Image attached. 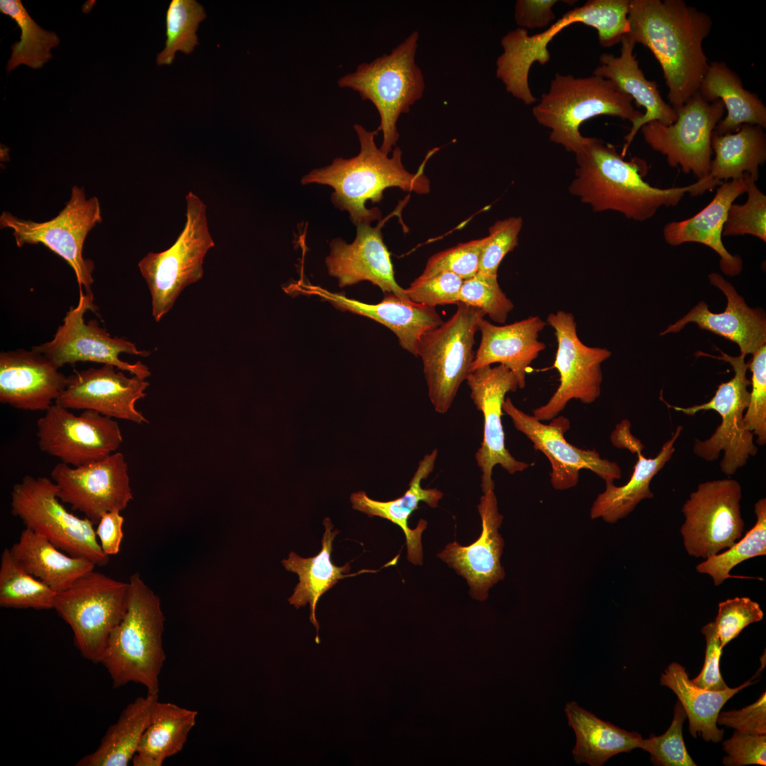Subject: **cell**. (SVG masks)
<instances>
[{
  "label": "cell",
  "instance_id": "1",
  "mask_svg": "<svg viewBox=\"0 0 766 766\" xmlns=\"http://www.w3.org/2000/svg\"><path fill=\"white\" fill-rule=\"evenodd\" d=\"M628 34L659 62L670 105L698 92L709 63L703 42L713 26L706 13L682 0H629Z\"/></svg>",
  "mask_w": 766,
  "mask_h": 766
},
{
  "label": "cell",
  "instance_id": "2",
  "mask_svg": "<svg viewBox=\"0 0 766 766\" xmlns=\"http://www.w3.org/2000/svg\"><path fill=\"white\" fill-rule=\"evenodd\" d=\"M354 130L358 137L360 152L353 157H336L328 166L316 168L301 179L303 185L318 184L333 189L331 202L341 211H346L350 220L357 226L371 223L382 219V212L377 207L368 209L367 201L379 203L383 192L389 187H397L404 192L425 194L431 190V183L424 173L428 160L440 148L429 150L418 170L411 173L402 163V151L396 146L392 157L383 152L376 143L378 131H370L355 123Z\"/></svg>",
  "mask_w": 766,
  "mask_h": 766
},
{
  "label": "cell",
  "instance_id": "3",
  "mask_svg": "<svg viewBox=\"0 0 766 766\" xmlns=\"http://www.w3.org/2000/svg\"><path fill=\"white\" fill-rule=\"evenodd\" d=\"M576 155L575 177L570 192L596 212L614 211L627 218L644 221L662 206H675L695 183L660 189L646 182V162L638 157L623 160L614 145L587 137Z\"/></svg>",
  "mask_w": 766,
  "mask_h": 766
},
{
  "label": "cell",
  "instance_id": "4",
  "mask_svg": "<svg viewBox=\"0 0 766 766\" xmlns=\"http://www.w3.org/2000/svg\"><path fill=\"white\" fill-rule=\"evenodd\" d=\"M126 611L111 631L100 663L113 687L130 682L159 693V676L166 659L162 635L165 617L160 600L138 573L129 579Z\"/></svg>",
  "mask_w": 766,
  "mask_h": 766
},
{
  "label": "cell",
  "instance_id": "5",
  "mask_svg": "<svg viewBox=\"0 0 766 766\" xmlns=\"http://www.w3.org/2000/svg\"><path fill=\"white\" fill-rule=\"evenodd\" d=\"M629 0H589L583 6L565 13L545 31L528 35L525 28L509 31L501 40L503 53L496 60V77L507 92L531 105L537 101L528 84L531 65L546 64L550 58L549 43L562 30L582 23L597 30L599 43L604 48L621 43L629 31Z\"/></svg>",
  "mask_w": 766,
  "mask_h": 766
},
{
  "label": "cell",
  "instance_id": "6",
  "mask_svg": "<svg viewBox=\"0 0 766 766\" xmlns=\"http://www.w3.org/2000/svg\"><path fill=\"white\" fill-rule=\"evenodd\" d=\"M633 101L609 79L594 74L575 77L557 73L532 111L538 123L550 130L552 142L575 154L587 139L579 132L587 120L607 115L633 124L640 119L643 113L634 108Z\"/></svg>",
  "mask_w": 766,
  "mask_h": 766
},
{
  "label": "cell",
  "instance_id": "7",
  "mask_svg": "<svg viewBox=\"0 0 766 766\" xmlns=\"http://www.w3.org/2000/svg\"><path fill=\"white\" fill-rule=\"evenodd\" d=\"M419 35L413 31L389 54H383L370 62L340 77V88L358 92L362 100L371 101L377 110L383 140L380 150L389 155L399 138L397 122L402 113L423 96L425 81L415 57Z\"/></svg>",
  "mask_w": 766,
  "mask_h": 766
},
{
  "label": "cell",
  "instance_id": "8",
  "mask_svg": "<svg viewBox=\"0 0 766 766\" xmlns=\"http://www.w3.org/2000/svg\"><path fill=\"white\" fill-rule=\"evenodd\" d=\"M186 202V223L174 244L164 251L148 252L138 262L157 322L170 311L184 288L202 278L205 255L215 245L204 203L192 192Z\"/></svg>",
  "mask_w": 766,
  "mask_h": 766
},
{
  "label": "cell",
  "instance_id": "9",
  "mask_svg": "<svg viewBox=\"0 0 766 766\" xmlns=\"http://www.w3.org/2000/svg\"><path fill=\"white\" fill-rule=\"evenodd\" d=\"M60 501L52 479L26 475L13 487L11 511L26 528L67 554L87 559L96 566L106 565L110 557L100 546L94 524L68 511Z\"/></svg>",
  "mask_w": 766,
  "mask_h": 766
},
{
  "label": "cell",
  "instance_id": "10",
  "mask_svg": "<svg viewBox=\"0 0 766 766\" xmlns=\"http://www.w3.org/2000/svg\"><path fill=\"white\" fill-rule=\"evenodd\" d=\"M128 582L94 569L57 593L53 609L70 626L81 655L100 662L109 637L126 611Z\"/></svg>",
  "mask_w": 766,
  "mask_h": 766
},
{
  "label": "cell",
  "instance_id": "11",
  "mask_svg": "<svg viewBox=\"0 0 766 766\" xmlns=\"http://www.w3.org/2000/svg\"><path fill=\"white\" fill-rule=\"evenodd\" d=\"M455 313L439 326L426 332L418 350L435 411L445 413L459 387L470 373L475 353L474 335L486 315L481 309L462 303Z\"/></svg>",
  "mask_w": 766,
  "mask_h": 766
},
{
  "label": "cell",
  "instance_id": "12",
  "mask_svg": "<svg viewBox=\"0 0 766 766\" xmlns=\"http://www.w3.org/2000/svg\"><path fill=\"white\" fill-rule=\"evenodd\" d=\"M721 356L714 357L728 362L734 375L728 382L719 384L714 396L707 402L689 407L672 406L662 400L675 411L694 416L701 411L714 410L720 414L721 423L710 438L704 440L695 439L693 451L704 460H716L723 452L720 462L721 471L730 476L743 467L750 456L757 452L754 443V435L748 431L744 422V413L748 405L750 380L747 377L748 363L745 355L731 356L720 350Z\"/></svg>",
  "mask_w": 766,
  "mask_h": 766
},
{
  "label": "cell",
  "instance_id": "13",
  "mask_svg": "<svg viewBox=\"0 0 766 766\" xmlns=\"http://www.w3.org/2000/svg\"><path fill=\"white\" fill-rule=\"evenodd\" d=\"M101 219L99 199H87L84 188L73 186L70 200L55 218L40 223L3 211L0 226L12 229L18 248L41 243L62 257L74 270L79 289L92 294L94 263L84 258L83 246L89 231Z\"/></svg>",
  "mask_w": 766,
  "mask_h": 766
},
{
  "label": "cell",
  "instance_id": "14",
  "mask_svg": "<svg viewBox=\"0 0 766 766\" xmlns=\"http://www.w3.org/2000/svg\"><path fill=\"white\" fill-rule=\"evenodd\" d=\"M90 310L96 312L92 294H84L79 289L77 305L67 312L53 338L32 349L43 354L57 368L66 364L92 362L113 365L121 371L145 379L150 376L148 367L141 362L134 364L123 361L121 353L141 357L150 355L148 350H140L132 342L122 338L111 337L96 319L86 323L84 314Z\"/></svg>",
  "mask_w": 766,
  "mask_h": 766
},
{
  "label": "cell",
  "instance_id": "15",
  "mask_svg": "<svg viewBox=\"0 0 766 766\" xmlns=\"http://www.w3.org/2000/svg\"><path fill=\"white\" fill-rule=\"evenodd\" d=\"M741 497V486L732 479L701 483L690 494L682 509L685 518L680 528L689 555L706 560L740 539Z\"/></svg>",
  "mask_w": 766,
  "mask_h": 766
},
{
  "label": "cell",
  "instance_id": "16",
  "mask_svg": "<svg viewBox=\"0 0 766 766\" xmlns=\"http://www.w3.org/2000/svg\"><path fill=\"white\" fill-rule=\"evenodd\" d=\"M675 110L677 118L673 123L653 121L640 130L647 144L665 156L670 167L679 165L684 173L702 179L710 170L711 136L725 107L721 100L709 102L697 92Z\"/></svg>",
  "mask_w": 766,
  "mask_h": 766
},
{
  "label": "cell",
  "instance_id": "17",
  "mask_svg": "<svg viewBox=\"0 0 766 766\" xmlns=\"http://www.w3.org/2000/svg\"><path fill=\"white\" fill-rule=\"evenodd\" d=\"M546 322L554 329L557 340L553 367L559 373L560 384L545 404L533 409V416L540 421L557 417L572 399L593 403L601 394V365L611 355L606 348L590 347L580 340L572 313H551Z\"/></svg>",
  "mask_w": 766,
  "mask_h": 766
},
{
  "label": "cell",
  "instance_id": "18",
  "mask_svg": "<svg viewBox=\"0 0 766 766\" xmlns=\"http://www.w3.org/2000/svg\"><path fill=\"white\" fill-rule=\"evenodd\" d=\"M37 436L41 451L72 467L101 460L123 443L116 421L91 410L75 416L57 403L38 420Z\"/></svg>",
  "mask_w": 766,
  "mask_h": 766
},
{
  "label": "cell",
  "instance_id": "19",
  "mask_svg": "<svg viewBox=\"0 0 766 766\" xmlns=\"http://www.w3.org/2000/svg\"><path fill=\"white\" fill-rule=\"evenodd\" d=\"M50 475L61 501L82 512L94 525L107 512H121L133 499L128 464L120 452L79 467L60 462Z\"/></svg>",
  "mask_w": 766,
  "mask_h": 766
},
{
  "label": "cell",
  "instance_id": "20",
  "mask_svg": "<svg viewBox=\"0 0 766 766\" xmlns=\"http://www.w3.org/2000/svg\"><path fill=\"white\" fill-rule=\"evenodd\" d=\"M502 409L510 416L515 428L548 459L554 489L566 490L575 487L582 469L592 471L605 482L621 479V470L617 463L601 458L595 450L581 449L566 440L564 434L570 428L568 418L560 416L548 424L543 423L533 415L515 406L509 397L505 399Z\"/></svg>",
  "mask_w": 766,
  "mask_h": 766
},
{
  "label": "cell",
  "instance_id": "21",
  "mask_svg": "<svg viewBox=\"0 0 766 766\" xmlns=\"http://www.w3.org/2000/svg\"><path fill=\"white\" fill-rule=\"evenodd\" d=\"M470 397L477 410L483 413L484 435L475 460L481 470L482 492L494 489L492 470L499 465L509 474L522 472L530 465L515 459L505 446L501 423L502 405L506 394L515 392L518 382L505 365L485 366L471 372L467 379Z\"/></svg>",
  "mask_w": 766,
  "mask_h": 766
},
{
  "label": "cell",
  "instance_id": "22",
  "mask_svg": "<svg viewBox=\"0 0 766 766\" xmlns=\"http://www.w3.org/2000/svg\"><path fill=\"white\" fill-rule=\"evenodd\" d=\"M116 369L104 365L75 372L67 377V386L55 403L68 409L91 410L111 418L148 423L135 403L146 396L149 383Z\"/></svg>",
  "mask_w": 766,
  "mask_h": 766
},
{
  "label": "cell",
  "instance_id": "23",
  "mask_svg": "<svg viewBox=\"0 0 766 766\" xmlns=\"http://www.w3.org/2000/svg\"><path fill=\"white\" fill-rule=\"evenodd\" d=\"M396 211L379 220L374 227L370 223L357 225L355 238L350 244L340 238L331 240L326 265L328 274L338 279L340 287L369 281L384 294L392 293L409 300L405 289L395 280L390 252L382 233L384 223L397 214Z\"/></svg>",
  "mask_w": 766,
  "mask_h": 766
},
{
  "label": "cell",
  "instance_id": "24",
  "mask_svg": "<svg viewBox=\"0 0 766 766\" xmlns=\"http://www.w3.org/2000/svg\"><path fill=\"white\" fill-rule=\"evenodd\" d=\"M477 509L482 519L479 538L467 546L450 543L438 557L467 580L472 598L484 601L489 589L505 577L500 562L504 542L499 533L503 516L493 489L483 493Z\"/></svg>",
  "mask_w": 766,
  "mask_h": 766
},
{
  "label": "cell",
  "instance_id": "25",
  "mask_svg": "<svg viewBox=\"0 0 766 766\" xmlns=\"http://www.w3.org/2000/svg\"><path fill=\"white\" fill-rule=\"evenodd\" d=\"M284 289L288 293L296 292L317 296L341 311L363 316L384 325L394 333L401 348L416 357L422 336L443 322L435 308L414 303L392 293H385L381 302L371 304L301 282L291 284Z\"/></svg>",
  "mask_w": 766,
  "mask_h": 766
},
{
  "label": "cell",
  "instance_id": "26",
  "mask_svg": "<svg viewBox=\"0 0 766 766\" xmlns=\"http://www.w3.org/2000/svg\"><path fill=\"white\" fill-rule=\"evenodd\" d=\"M32 349L0 353V401L18 409L46 411L61 395L67 377Z\"/></svg>",
  "mask_w": 766,
  "mask_h": 766
},
{
  "label": "cell",
  "instance_id": "27",
  "mask_svg": "<svg viewBox=\"0 0 766 766\" xmlns=\"http://www.w3.org/2000/svg\"><path fill=\"white\" fill-rule=\"evenodd\" d=\"M682 430V426H677L657 455L655 457H646L642 454L643 445L630 433L628 421H623L618 425L611 435L613 444L637 453L638 459L626 484L617 487L614 482H606L605 490L597 496L592 504L591 518H601L606 523H615L632 512L642 500L653 498L650 482L671 459L675 452V443Z\"/></svg>",
  "mask_w": 766,
  "mask_h": 766
},
{
  "label": "cell",
  "instance_id": "28",
  "mask_svg": "<svg viewBox=\"0 0 766 766\" xmlns=\"http://www.w3.org/2000/svg\"><path fill=\"white\" fill-rule=\"evenodd\" d=\"M712 285L726 297L727 304L721 313L711 312L704 301L699 302L686 315L670 325L660 335L677 333L689 323L736 343L740 354L753 355L766 345V316L760 308L748 306L734 287L721 274L709 276Z\"/></svg>",
  "mask_w": 766,
  "mask_h": 766
},
{
  "label": "cell",
  "instance_id": "29",
  "mask_svg": "<svg viewBox=\"0 0 766 766\" xmlns=\"http://www.w3.org/2000/svg\"><path fill=\"white\" fill-rule=\"evenodd\" d=\"M621 54L603 53L599 58L600 65L593 72L596 76L613 82L619 90L629 95L639 106L645 109L643 116L632 124L625 136L621 155L624 157L627 150L640 128L653 121L665 125L676 121L677 113L674 107L667 104L660 95L657 83L645 78L633 53L635 43L629 34L621 39Z\"/></svg>",
  "mask_w": 766,
  "mask_h": 766
},
{
  "label": "cell",
  "instance_id": "30",
  "mask_svg": "<svg viewBox=\"0 0 766 766\" xmlns=\"http://www.w3.org/2000/svg\"><path fill=\"white\" fill-rule=\"evenodd\" d=\"M545 325L546 322L539 316H530L505 326H496L482 318L479 323L481 340L470 372L499 363L515 374L518 388L523 389L528 367L545 349V344L538 340L539 333Z\"/></svg>",
  "mask_w": 766,
  "mask_h": 766
},
{
  "label": "cell",
  "instance_id": "31",
  "mask_svg": "<svg viewBox=\"0 0 766 766\" xmlns=\"http://www.w3.org/2000/svg\"><path fill=\"white\" fill-rule=\"evenodd\" d=\"M745 191L743 177L722 182L714 199L699 213L687 219L672 221L665 226V240L674 246L685 243L705 245L720 256V267L724 274L731 277L739 274L743 267L742 260L726 250L721 237L731 205Z\"/></svg>",
  "mask_w": 766,
  "mask_h": 766
},
{
  "label": "cell",
  "instance_id": "32",
  "mask_svg": "<svg viewBox=\"0 0 766 766\" xmlns=\"http://www.w3.org/2000/svg\"><path fill=\"white\" fill-rule=\"evenodd\" d=\"M437 455L438 450L434 449L431 453L423 457L409 482V489L399 498L381 501L370 498L364 491L353 493L350 496L354 509L363 512L370 517L379 516L385 518L400 527L406 537L407 558L414 565H421L423 562L421 535L426 528L427 521L420 519L414 529L409 527L408 521L412 513L418 509L421 501L435 508L443 496L437 489H423L421 486V481L427 478L433 471Z\"/></svg>",
  "mask_w": 766,
  "mask_h": 766
},
{
  "label": "cell",
  "instance_id": "33",
  "mask_svg": "<svg viewBox=\"0 0 766 766\" xmlns=\"http://www.w3.org/2000/svg\"><path fill=\"white\" fill-rule=\"evenodd\" d=\"M757 125L744 124L730 134L715 133L711 136V149L715 157L711 162L707 176L696 182L690 194L696 196L711 190L728 179L748 174L755 181L759 177V167L766 161V135Z\"/></svg>",
  "mask_w": 766,
  "mask_h": 766
},
{
  "label": "cell",
  "instance_id": "34",
  "mask_svg": "<svg viewBox=\"0 0 766 766\" xmlns=\"http://www.w3.org/2000/svg\"><path fill=\"white\" fill-rule=\"evenodd\" d=\"M325 532L321 540V549L315 556L302 557L294 552H291L282 563L286 570L296 574L299 583L294 589L293 594L288 599L291 605L296 609L310 606L309 618L316 628V642L319 643V623L316 617V609L321 596L333 587L340 579L357 575L364 572H375L377 570H363L351 574L350 563L343 566H336L331 560L333 542L339 533L338 529L332 531L333 525L329 518L323 520Z\"/></svg>",
  "mask_w": 766,
  "mask_h": 766
},
{
  "label": "cell",
  "instance_id": "35",
  "mask_svg": "<svg viewBox=\"0 0 766 766\" xmlns=\"http://www.w3.org/2000/svg\"><path fill=\"white\" fill-rule=\"evenodd\" d=\"M698 93L709 102L721 100L727 111L715 133H734L744 124L766 128L765 105L757 94L743 87L740 77L724 62H709Z\"/></svg>",
  "mask_w": 766,
  "mask_h": 766
},
{
  "label": "cell",
  "instance_id": "36",
  "mask_svg": "<svg viewBox=\"0 0 766 766\" xmlns=\"http://www.w3.org/2000/svg\"><path fill=\"white\" fill-rule=\"evenodd\" d=\"M660 684L670 688L677 696L689 720L692 736H701L705 741L718 743L724 730L717 726L721 709L733 695L754 682L748 680L736 688L710 691L696 686L689 679L685 667L677 662L670 663L660 678Z\"/></svg>",
  "mask_w": 766,
  "mask_h": 766
},
{
  "label": "cell",
  "instance_id": "37",
  "mask_svg": "<svg viewBox=\"0 0 766 766\" xmlns=\"http://www.w3.org/2000/svg\"><path fill=\"white\" fill-rule=\"evenodd\" d=\"M565 712L575 733L572 755L578 764L601 766L617 754L640 748L643 738L640 733L603 721L575 701L567 702Z\"/></svg>",
  "mask_w": 766,
  "mask_h": 766
},
{
  "label": "cell",
  "instance_id": "38",
  "mask_svg": "<svg viewBox=\"0 0 766 766\" xmlns=\"http://www.w3.org/2000/svg\"><path fill=\"white\" fill-rule=\"evenodd\" d=\"M9 549L28 572L56 593L70 587L96 566L87 559L65 554L48 539L26 528Z\"/></svg>",
  "mask_w": 766,
  "mask_h": 766
},
{
  "label": "cell",
  "instance_id": "39",
  "mask_svg": "<svg viewBox=\"0 0 766 766\" xmlns=\"http://www.w3.org/2000/svg\"><path fill=\"white\" fill-rule=\"evenodd\" d=\"M198 712L171 702L154 703L150 723L137 753L135 766H161L163 762L183 749L196 724Z\"/></svg>",
  "mask_w": 766,
  "mask_h": 766
},
{
  "label": "cell",
  "instance_id": "40",
  "mask_svg": "<svg viewBox=\"0 0 766 766\" xmlns=\"http://www.w3.org/2000/svg\"><path fill=\"white\" fill-rule=\"evenodd\" d=\"M157 694H147L128 704L111 725L98 748L82 757L77 766H126L132 761L147 728Z\"/></svg>",
  "mask_w": 766,
  "mask_h": 766
},
{
  "label": "cell",
  "instance_id": "41",
  "mask_svg": "<svg viewBox=\"0 0 766 766\" xmlns=\"http://www.w3.org/2000/svg\"><path fill=\"white\" fill-rule=\"evenodd\" d=\"M0 11L12 18L21 30L20 41L11 45L7 71L22 64L33 69L42 67L52 57L50 50L60 43L57 34L38 26L20 0H1Z\"/></svg>",
  "mask_w": 766,
  "mask_h": 766
},
{
  "label": "cell",
  "instance_id": "42",
  "mask_svg": "<svg viewBox=\"0 0 766 766\" xmlns=\"http://www.w3.org/2000/svg\"><path fill=\"white\" fill-rule=\"evenodd\" d=\"M57 593L28 572L9 548L0 562V606L7 609H53Z\"/></svg>",
  "mask_w": 766,
  "mask_h": 766
},
{
  "label": "cell",
  "instance_id": "43",
  "mask_svg": "<svg viewBox=\"0 0 766 766\" xmlns=\"http://www.w3.org/2000/svg\"><path fill=\"white\" fill-rule=\"evenodd\" d=\"M756 522L747 533L727 550L713 555L696 567L698 572L709 575L715 586L726 579L735 577L731 571L748 559L766 555V499H759L754 506Z\"/></svg>",
  "mask_w": 766,
  "mask_h": 766
},
{
  "label": "cell",
  "instance_id": "44",
  "mask_svg": "<svg viewBox=\"0 0 766 766\" xmlns=\"http://www.w3.org/2000/svg\"><path fill=\"white\" fill-rule=\"evenodd\" d=\"M206 16L203 6L195 0H172L166 12V41L156 59L157 65H171L178 50L190 54L198 45L199 24Z\"/></svg>",
  "mask_w": 766,
  "mask_h": 766
},
{
  "label": "cell",
  "instance_id": "45",
  "mask_svg": "<svg viewBox=\"0 0 766 766\" xmlns=\"http://www.w3.org/2000/svg\"><path fill=\"white\" fill-rule=\"evenodd\" d=\"M748 194L743 204H732L728 211L723 236L752 235L766 242V196L748 174L743 176Z\"/></svg>",
  "mask_w": 766,
  "mask_h": 766
},
{
  "label": "cell",
  "instance_id": "46",
  "mask_svg": "<svg viewBox=\"0 0 766 766\" xmlns=\"http://www.w3.org/2000/svg\"><path fill=\"white\" fill-rule=\"evenodd\" d=\"M687 715L678 701L674 708V716L668 729L662 735H651L642 740L640 748L650 754L652 763L656 766H696L686 748L682 728Z\"/></svg>",
  "mask_w": 766,
  "mask_h": 766
},
{
  "label": "cell",
  "instance_id": "47",
  "mask_svg": "<svg viewBox=\"0 0 766 766\" xmlns=\"http://www.w3.org/2000/svg\"><path fill=\"white\" fill-rule=\"evenodd\" d=\"M460 303L478 308L494 322L504 323L514 309V304L501 290L497 276L477 273L463 280Z\"/></svg>",
  "mask_w": 766,
  "mask_h": 766
},
{
  "label": "cell",
  "instance_id": "48",
  "mask_svg": "<svg viewBox=\"0 0 766 766\" xmlns=\"http://www.w3.org/2000/svg\"><path fill=\"white\" fill-rule=\"evenodd\" d=\"M487 239L486 236L461 243L434 254L428 259L418 277L427 278L441 272L454 273L463 280L474 277L479 271L481 255Z\"/></svg>",
  "mask_w": 766,
  "mask_h": 766
},
{
  "label": "cell",
  "instance_id": "49",
  "mask_svg": "<svg viewBox=\"0 0 766 766\" xmlns=\"http://www.w3.org/2000/svg\"><path fill=\"white\" fill-rule=\"evenodd\" d=\"M748 368L752 372V390L744 422L747 429L756 435L757 443L763 445L766 443V345L753 354Z\"/></svg>",
  "mask_w": 766,
  "mask_h": 766
},
{
  "label": "cell",
  "instance_id": "50",
  "mask_svg": "<svg viewBox=\"0 0 766 766\" xmlns=\"http://www.w3.org/2000/svg\"><path fill=\"white\" fill-rule=\"evenodd\" d=\"M522 227L523 219L519 216L499 220L490 226L482 252L478 273L497 276L502 260L518 245V235Z\"/></svg>",
  "mask_w": 766,
  "mask_h": 766
},
{
  "label": "cell",
  "instance_id": "51",
  "mask_svg": "<svg viewBox=\"0 0 766 766\" xmlns=\"http://www.w3.org/2000/svg\"><path fill=\"white\" fill-rule=\"evenodd\" d=\"M760 604L749 597H735L718 604L717 616L714 621L721 648L737 638L748 625L763 618Z\"/></svg>",
  "mask_w": 766,
  "mask_h": 766
},
{
  "label": "cell",
  "instance_id": "52",
  "mask_svg": "<svg viewBox=\"0 0 766 766\" xmlns=\"http://www.w3.org/2000/svg\"><path fill=\"white\" fill-rule=\"evenodd\" d=\"M462 282L463 279L455 274L441 272L427 278L418 277L405 292L411 301L429 307L457 305Z\"/></svg>",
  "mask_w": 766,
  "mask_h": 766
},
{
  "label": "cell",
  "instance_id": "53",
  "mask_svg": "<svg viewBox=\"0 0 766 766\" xmlns=\"http://www.w3.org/2000/svg\"><path fill=\"white\" fill-rule=\"evenodd\" d=\"M727 753L723 758L726 766L766 765V734L746 733L735 731L723 742Z\"/></svg>",
  "mask_w": 766,
  "mask_h": 766
},
{
  "label": "cell",
  "instance_id": "54",
  "mask_svg": "<svg viewBox=\"0 0 766 766\" xmlns=\"http://www.w3.org/2000/svg\"><path fill=\"white\" fill-rule=\"evenodd\" d=\"M706 640L704 663L699 674L691 679L698 687L710 691H722L729 687L720 672V658L723 652L714 622L705 625L701 630Z\"/></svg>",
  "mask_w": 766,
  "mask_h": 766
},
{
  "label": "cell",
  "instance_id": "55",
  "mask_svg": "<svg viewBox=\"0 0 766 766\" xmlns=\"http://www.w3.org/2000/svg\"><path fill=\"white\" fill-rule=\"evenodd\" d=\"M717 724L746 733L766 734V694L740 710L720 711Z\"/></svg>",
  "mask_w": 766,
  "mask_h": 766
},
{
  "label": "cell",
  "instance_id": "56",
  "mask_svg": "<svg viewBox=\"0 0 766 766\" xmlns=\"http://www.w3.org/2000/svg\"><path fill=\"white\" fill-rule=\"evenodd\" d=\"M556 0H518L514 17L519 28H540L548 26L555 19L553 11Z\"/></svg>",
  "mask_w": 766,
  "mask_h": 766
},
{
  "label": "cell",
  "instance_id": "57",
  "mask_svg": "<svg viewBox=\"0 0 766 766\" xmlns=\"http://www.w3.org/2000/svg\"><path fill=\"white\" fill-rule=\"evenodd\" d=\"M124 518L120 511H113L104 514L96 529V534L103 552L109 557L116 555L123 538Z\"/></svg>",
  "mask_w": 766,
  "mask_h": 766
}]
</instances>
